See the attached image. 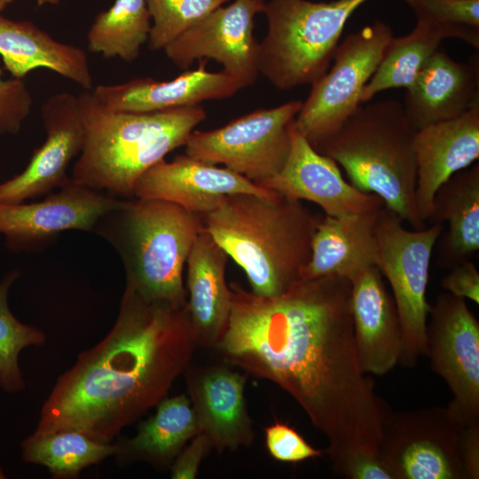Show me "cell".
Masks as SVG:
<instances>
[{"label":"cell","instance_id":"obj_1","mask_svg":"<svg viewBox=\"0 0 479 479\" xmlns=\"http://www.w3.org/2000/svg\"><path fill=\"white\" fill-rule=\"evenodd\" d=\"M229 287V320L214 349L224 361L289 394L327 439L331 462L350 453L378 454L392 410L358 360L349 280L300 279L273 297L237 282Z\"/></svg>","mask_w":479,"mask_h":479},{"label":"cell","instance_id":"obj_2","mask_svg":"<svg viewBox=\"0 0 479 479\" xmlns=\"http://www.w3.org/2000/svg\"><path fill=\"white\" fill-rule=\"evenodd\" d=\"M197 349L187 302L149 301L125 287L113 327L59 377L32 435L76 430L112 443L167 397Z\"/></svg>","mask_w":479,"mask_h":479},{"label":"cell","instance_id":"obj_3","mask_svg":"<svg viewBox=\"0 0 479 479\" xmlns=\"http://www.w3.org/2000/svg\"><path fill=\"white\" fill-rule=\"evenodd\" d=\"M204 228L244 271L251 292L279 295L301 279L320 219L302 200L279 192L224 195L200 216Z\"/></svg>","mask_w":479,"mask_h":479},{"label":"cell","instance_id":"obj_4","mask_svg":"<svg viewBox=\"0 0 479 479\" xmlns=\"http://www.w3.org/2000/svg\"><path fill=\"white\" fill-rule=\"evenodd\" d=\"M86 138L70 180L114 196L134 197L139 177L171 151L185 146L207 118L201 106L153 113L117 112L91 93L79 96Z\"/></svg>","mask_w":479,"mask_h":479},{"label":"cell","instance_id":"obj_5","mask_svg":"<svg viewBox=\"0 0 479 479\" xmlns=\"http://www.w3.org/2000/svg\"><path fill=\"white\" fill-rule=\"evenodd\" d=\"M417 129L395 99L364 103L314 147L342 166L349 183L373 193L415 230L423 229L415 203Z\"/></svg>","mask_w":479,"mask_h":479},{"label":"cell","instance_id":"obj_6","mask_svg":"<svg viewBox=\"0 0 479 479\" xmlns=\"http://www.w3.org/2000/svg\"><path fill=\"white\" fill-rule=\"evenodd\" d=\"M200 215L164 200L122 199L93 232L120 255L126 285L149 301L187 302L183 272L203 229Z\"/></svg>","mask_w":479,"mask_h":479},{"label":"cell","instance_id":"obj_7","mask_svg":"<svg viewBox=\"0 0 479 479\" xmlns=\"http://www.w3.org/2000/svg\"><path fill=\"white\" fill-rule=\"evenodd\" d=\"M367 0H269L259 74L280 90L315 83L329 69L349 17Z\"/></svg>","mask_w":479,"mask_h":479},{"label":"cell","instance_id":"obj_8","mask_svg":"<svg viewBox=\"0 0 479 479\" xmlns=\"http://www.w3.org/2000/svg\"><path fill=\"white\" fill-rule=\"evenodd\" d=\"M386 207L378 213L376 236L379 264L389 281L399 316L404 349L399 361L414 366L427 354V324L431 305L427 299L433 249L443 232V224L411 231Z\"/></svg>","mask_w":479,"mask_h":479},{"label":"cell","instance_id":"obj_9","mask_svg":"<svg viewBox=\"0 0 479 479\" xmlns=\"http://www.w3.org/2000/svg\"><path fill=\"white\" fill-rule=\"evenodd\" d=\"M393 37L391 27L378 20L337 45L333 66L311 85L292 122V127L313 147L333 135L362 105L363 89Z\"/></svg>","mask_w":479,"mask_h":479},{"label":"cell","instance_id":"obj_10","mask_svg":"<svg viewBox=\"0 0 479 479\" xmlns=\"http://www.w3.org/2000/svg\"><path fill=\"white\" fill-rule=\"evenodd\" d=\"M302 100L260 108L220 128L193 130L185 154L221 164L255 184L271 178L284 167L291 149V123Z\"/></svg>","mask_w":479,"mask_h":479},{"label":"cell","instance_id":"obj_11","mask_svg":"<svg viewBox=\"0 0 479 479\" xmlns=\"http://www.w3.org/2000/svg\"><path fill=\"white\" fill-rule=\"evenodd\" d=\"M463 427L448 407L391 411L378 454L394 479H468L459 450Z\"/></svg>","mask_w":479,"mask_h":479},{"label":"cell","instance_id":"obj_12","mask_svg":"<svg viewBox=\"0 0 479 479\" xmlns=\"http://www.w3.org/2000/svg\"><path fill=\"white\" fill-rule=\"evenodd\" d=\"M428 318L426 357L453 395L447 407L465 427L479 424V322L450 293L437 296Z\"/></svg>","mask_w":479,"mask_h":479},{"label":"cell","instance_id":"obj_13","mask_svg":"<svg viewBox=\"0 0 479 479\" xmlns=\"http://www.w3.org/2000/svg\"><path fill=\"white\" fill-rule=\"evenodd\" d=\"M265 0H232L206 16L164 48L168 59L187 70L195 60L213 59L243 88L253 85L259 74V42L255 19Z\"/></svg>","mask_w":479,"mask_h":479},{"label":"cell","instance_id":"obj_14","mask_svg":"<svg viewBox=\"0 0 479 479\" xmlns=\"http://www.w3.org/2000/svg\"><path fill=\"white\" fill-rule=\"evenodd\" d=\"M46 137L19 175L0 184V202L19 203L71 183L67 169L86 138L78 96L56 93L42 105Z\"/></svg>","mask_w":479,"mask_h":479},{"label":"cell","instance_id":"obj_15","mask_svg":"<svg viewBox=\"0 0 479 479\" xmlns=\"http://www.w3.org/2000/svg\"><path fill=\"white\" fill-rule=\"evenodd\" d=\"M121 200L71 182L41 201L0 202V234L11 246L25 248L40 247L69 230L93 232Z\"/></svg>","mask_w":479,"mask_h":479},{"label":"cell","instance_id":"obj_16","mask_svg":"<svg viewBox=\"0 0 479 479\" xmlns=\"http://www.w3.org/2000/svg\"><path fill=\"white\" fill-rule=\"evenodd\" d=\"M291 149L282 169L258 185L287 197L319 206L325 215L340 216L381 209L383 200L364 192L342 177L338 164L318 153L291 123Z\"/></svg>","mask_w":479,"mask_h":479},{"label":"cell","instance_id":"obj_17","mask_svg":"<svg viewBox=\"0 0 479 479\" xmlns=\"http://www.w3.org/2000/svg\"><path fill=\"white\" fill-rule=\"evenodd\" d=\"M226 365L191 364L185 372L198 433L218 452L249 447L255 441L245 397L246 375Z\"/></svg>","mask_w":479,"mask_h":479},{"label":"cell","instance_id":"obj_18","mask_svg":"<svg viewBox=\"0 0 479 479\" xmlns=\"http://www.w3.org/2000/svg\"><path fill=\"white\" fill-rule=\"evenodd\" d=\"M266 189L225 168L187 154L160 161L137 181L134 197L177 204L200 216L214 209L224 195L251 193L271 196Z\"/></svg>","mask_w":479,"mask_h":479},{"label":"cell","instance_id":"obj_19","mask_svg":"<svg viewBox=\"0 0 479 479\" xmlns=\"http://www.w3.org/2000/svg\"><path fill=\"white\" fill-rule=\"evenodd\" d=\"M349 282L350 314L361 368L365 373L384 375L399 363L404 349L394 298L375 265L362 269Z\"/></svg>","mask_w":479,"mask_h":479},{"label":"cell","instance_id":"obj_20","mask_svg":"<svg viewBox=\"0 0 479 479\" xmlns=\"http://www.w3.org/2000/svg\"><path fill=\"white\" fill-rule=\"evenodd\" d=\"M207 59L169 81L136 78L96 86L91 93L106 108L117 112L153 113L199 106L207 100L233 96L243 86L224 70L209 72Z\"/></svg>","mask_w":479,"mask_h":479},{"label":"cell","instance_id":"obj_21","mask_svg":"<svg viewBox=\"0 0 479 479\" xmlns=\"http://www.w3.org/2000/svg\"><path fill=\"white\" fill-rule=\"evenodd\" d=\"M415 203L420 219L429 220L438 189L479 158V106L459 117L417 130Z\"/></svg>","mask_w":479,"mask_h":479},{"label":"cell","instance_id":"obj_22","mask_svg":"<svg viewBox=\"0 0 479 479\" xmlns=\"http://www.w3.org/2000/svg\"><path fill=\"white\" fill-rule=\"evenodd\" d=\"M404 107L419 130L460 116L479 106V59L459 62L440 49L406 89Z\"/></svg>","mask_w":479,"mask_h":479},{"label":"cell","instance_id":"obj_23","mask_svg":"<svg viewBox=\"0 0 479 479\" xmlns=\"http://www.w3.org/2000/svg\"><path fill=\"white\" fill-rule=\"evenodd\" d=\"M229 255L203 227L186 260L187 309L198 348L214 349L231 312Z\"/></svg>","mask_w":479,"mask_h":479},{"label":"cell","instance_id":"obj_24","mask_svg":"<svg viewBox=\"0 0 479 479\" xmlns=\"http://www.w3.org/2000/svg\"><path fill=\"white\" fill-rule=\"evenodd\" d=\"M379 210L321 216L312 238L311 255L302 271L301 279L334 275L350 280L367 266L378 267Z\"/></svg>","mask_w":479,"mask_h":479},{"label":"cell","instance_id":"obj_25","mask_svg":"<svg viewBox=\"0 0 479 479\" xmlns=\"http://www.w3.org/2000/svg\"><path fill=\"white\" fill-rule=\"evenodd\" d=\"M0 56L12 77L22 79L36 68L50 69L91 90L88 57L79 47L59 42L30 21H14L0 14Z\"/></svg>","mask_w":479,"mask_h":479},{"label":"cell","instance_id":"obj_26","mask_svg":"<svg viewBox=\"0 0 479 479\" xmlns=\"http://www.w3.org/2000/svg\"><path fill=\"white\" fill-rule=\"evenodd\" d=\"M448 224L438 247L437 263L451 269L479 249V164L450 177L436 192L429 220Z\"/></svg>","mask_w":479,"mask_h":479},{"label":"cell","instance_id":"obj_27","mask_svg":"<svg viewBox=\"0 0 479 479\" xmlns=\"http://www.w3.org/2000/svg\"><path fill=\"white\" fill-rule=\"evenodd\" d=\"M197 434L189 397L185 394L166 397L156 405L154 414L139 425L134 436L116 443L119 450L115 456L123 463L144 461L167 467Z\"/></svg>","mask_w":479,"mask_h":479},{"label":"cell","instance_id":"obj_28","mask_svg":"<svg viewBox=\"0 0 479 479\" xmlns=\"http://www.w3.org/2000/svg\"><path fill=\"white\" fill-rule=\"evenodd\" d=\"M444 39L441 31L420 20H416L414 28L406 35L393 37L376 71L363 89L361 104L386 90L408 89L425 63L439 50Z\"/></svg>","mask_w":479,"mask_h":479},{"label":"cell","instance_id":"obj_29","mask_svg":"<svg viewBox=\"0 0 479 479\" xmlns=\"http://www.w3.org/2000/svg\"><path fill=\"white\" fill-rule=\"evenodd\" d=\"M22 459L46 467L54 478H75L87 467L116 455L118 446L76 430L30 435L21 443Z\"/></svg>","mask_w":479,"mask_h":479},{"label":"cell","instance_id":"obj_30","mask_svg":"<svg viewBox=\"0 0 479 479\" xmlns=\"http://www.w3.org/2000/svg\"><path fill=\"white\" fill-rule=\"evenodd\" d=\"M145 0H114L99 12L87 34L88 49L105 58L135 61L151 30Z\"/></svg>","mask_w":479,"mask_h":479},{"label":"cell","instance_id":"obj_31","mask_svg":"<svg viewBox=\"0 0 479 479\" xmlns=\"http://www.w3.org/2000/svg\"><path fill=\"white\" fill-rule=\"evenodd\" d=\"M18 277L19 271L14 270L0 282V388L8 393H17L25 388L19 364L21 350L46 342L42 330L20 321L9 308L8 292Z\"/></svg>","mask_w":479,"mask_h":479},{"label":"cell","instance_id":"obj_32","mask_svg":"<svg viewBox=\"0 0 479 479\" xmlns=\"http://www.w3.org/2000/svg\"><path fill=\"white\" fill-rule=\"evenodd\" d=\"M151 17L148 45L164 50L183 33L232 0H145Z\"/></svg>","mask_w":479,"mask_h":479},{"label":"cell","instance_id":"obj_33","mask_svg":"<svg viewBox=\"0 0 479 479\" xmlns=\"http://www.w3.org/2000/svg\"><path fill=\"white\" fill-rule=\"evenodd\" d=\"M416 20L479 49V0H404Z\"/></svg>","mask_w":479,"mask_h":479},{"label":"cell","instance_id":"obj_34","mask_svg":"<svg viewBox=\"0 0 479 479\" xmlns=\"http://www.w3.org/2000/svg\"><path fill=\"white\" fill-rule=\"evenodd\" d=\"M264 436L269 454L279 462H302L326 452L310 445L294 428L278 420L265 428Z\"/></svg>","mask_w":479,"mask_h":479},{"label":"cell","instance_id":"obj_35","mask_svg":"<svg viewBox=\"0 0 479 479\" xmlns=\"http://www.w3.org/2000/svg\"><path fill=\"white\" fill-rule=\"evenodd\" d=\"M33 97L18 78L5 79L0 67V134H17L29 115Z\"/></svg>","mask_w":479,"mask_h":479},{"label":"cell","instance_id":"obj_36","mask_svg":"<svg viewBox=\"0 0 479 479\" xmlns=\"http://www.w3.org/2000/svg\"><path fill=\"white\" fill-rule=\"evenodd\" d=\"M334 474L348 479H394L379 454L357 452L332 462Z\"/></svg>","mask_w":479,"mask_h":479},{"label":"cell","instance_id":"obj_37","mask_svg":"<svg viewBox=\"0 0 479 479\" xmlns=\"http://www.w3.org/2000/svg\"><path fill=\"white\" fill-rule=\"evenodd\" d=\"M441 285L448 293L479 304V271L468 259L453 265Z\"/></svg>","mask_w":479,"mask_h":479},{"label":"cell","instance_id":"obj_38","mask_svg":"<svg viewBox=\"0 0 479 479\" xmlns=\"http://www.w3.org/2000/svg\"><path fill=\"white\" fill-rule=\"evenodd\" d=\"M208 440L198 433L190 440L171 464L170 477L173 479H193L197 477L203 459L212 451Z\"/></svg>","mask_w":479,"mask_h":479},{"label":"cell","instance_id":"obj_39","mask_svg":"<svg viewBox=\"0 0 479 479\" xmlns=\"http://www.w3.org/2000/svg\"><path fill=\"white\" fill-rule=\"evenodd\" d=\"M459 450L468 479H478L479 424L463 427L459 438Z\"/></svg>","mask_w":479,"mask_h":479},{"label":"cell","instance_id":"obj_40","mask_svg":"<svg viewBox=\"0 0 479 479\" xmlns=\"http://www.w3.org/2000/svg\"><path fill=\"white\" fill-rule=\"evenodd\" d=\"M38 6H43L47 4H58L60 0H34Z\"/></svg>","mask_w":479,"mask_h":479},{"label":"cell","instance_id":"obj_41","mask_svg":"<svg viewBox=\"0 0 479 479\" xmlns=\"http://www.w3.org/2000/svg\"><path fill=\"white\" fill-rule=\"evenodd\" d=\"M15 0H0V14L1 12Z\"/></svg>","mask_w":479,"mask_h":479}]
</instances>
